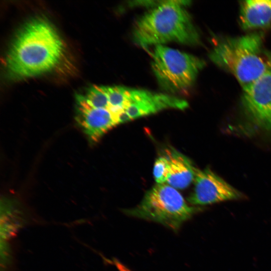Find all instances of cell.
<instances>
[{"label": "cell", "mask_w": 271, "mask_h": 271, "mask_svg": "<svg viewBox=\"0 0 271 271\" xmlns=\"http://www.w3.org/2000/svg\"><path fill=\"white\" fill-rule=\"evenodd\" d=\"M64 45L55 28L41 18L30 21L17 34L7 55L6 66L15 78L50 71L60 62Z\"/></svg>", "instance_id": "obj_1"}, {"label": "cell", "mask_w": 271, "mask_h": 271, "mask_svg": "<svg viewBox=\"0 0 271 271\" xmlns=\"http://www.w3.org/2000/svg\"><path fill=\"white\" fill-rule=\"evenodd\" d=\"M189 1H165L146 13L136 21L133 41L147 48L170 42L196 45L200 35L184 7Z\"/></svg>", "instance_id": "obj_2"}, {"label": "cell", "mask_w": 271, "mask_h": 271, "mask_svg": "<svg viewBox=\"0 0 271 271\" xmlns=\"http://www.w3.org/2000/svg\"><path fill=\"white\" fill-rule=\"evenodd\" d=\"M209 58L234 76L243 88L265 71L271 54L265 51L261 34L252 33L221 39L212 48Z\"/></svg>", "instance_id": "obj_3"}, {"label": "cell", "mask_w": 271, "mask_h": 271, "mask_svg": "<svg viewBox=\"0 0 271 271\" xmlns=\"http://www.w3.org/2000/svg\"><path fill=\"white\" fill-rule=\"evenodd\" d=\"M203 208L188 204L182 195L174 188L157 184L149 190L136 207L124 209L128 216L155 222L173 231Z\"/></svg>", "instance_id": "obj_4"}, {"label": "cell", "mask_w": 271, "mask_h": 271, "mask_svg": "<svg viewBox=\"0 0 271 271\" xmlns=\"http://www.w3.org/2000/svg\"><path fill=\"white\" fill-rule=\"evenodd\" d=\"M151 56L152 69L159 85L171 93L190 88L205 65L196 56L163 45L154 46Z\"/></svg>", "instance_id": "obj_5"}, {"label": "cell", "mask_w": 271, "mask_h": 271, "mask_svg": "<svg viewBox=\"0 0 271 271\" xmlns=\"http://www.w3.org/2000/svg\"><path fill=\"white\" fill-rule=\"evenodd\" d=\"M242 90L247 125L252 130L271 133V61L263 74Z\"/></svg>", "instance_id": "obj_6"}, {"label": "cell", "mask_w": 271, "mask_h": 271, "mask_svg": "<svg viewBox=\"0 0 271 271\" xmlns=\"http://www.w3.org/2000/svg\"><path fill=\"white\" fill-rule=\"evenodd\" d=\"M244 195L209 169L197 170L194 188L188 198L195 206H203L244 198Z\"/></svg>", "instance_id": "obj_7"}, {"label": "cell", "mask_w": 271, "mask_h": 271, "mask_svg": "<svg viewBox=\"0 0 271 271\" xmlns=\"http://www.w3.org/2000/svg\"><path fill=\"white\" fill-rule=\"evenodd\" d=\"M188 107L186 100L175 96L131 88L125 111L132 120L166 109L184 110Z\"/></svg>", "instance_id": "obj_8"}, {"label": "cell", "mask_w": 271, "mask_h": 271, "mask_svg": "<svg viewBox=\"0 0 271 271\" xmlns=\"http://www.w3.org/2000/svg\"><path fill=\"white\" fill-rule=\"evenodd\" d=\"M76 121L92 142L119 124V117L111 110L92 107L76 98Z\"/></svg>", "instance_id": "obj_9"}, {"label": "cell", "mask_w": 271, "mask_h": 271, "mask_svg": "<svg viewBox=\"0 0 271 271\" xmlns=\"http://www.w3.org/2000/svg\"><path fill=\"white\" fill-rule=\"evenodd\" d=\"M164 155L169 163L166 182L175 189L187 188L194 181L198 169L189 158L172 148L166 149Z\"/></svg>", "instance_id": "obj_10"}, {"label": "cell", "mask_w": 271, "mask_h": 271, "mask_svg": "<svg viewBox=\"0 0 271 271\" xmlns=\"http://www.w3.org/2000/svg\"><path fill=\"white\" fill-rule=\"evenodd\" d=\"M239 21L245 30L267 27L271 25V0H247L241 2Z\"/></svg>", "instance_id": "obj_11"}, {"label": "cell", "mask_w": 271, "mask_h": 271, "mask_svg": "<svg viewBox=\"0 0 271 271\" xmlns=\"http://www.w3.org/2000/svg\"><path fill=\"white\" fill-rule=\"evenodd\" d=\"M169 170V163L165 155L159 157L156 160L153 175L157 184H164L167 182Z\"/></svg>", "instance_id": "obj_12"}, {"label": "cell", "mask_w": 271, "mask_h": 271, "mask_svg": "<svg viewBox=\"0 0 271 271\" xmlns=\"http://www.w3.org/2000/svg\"><path fill=\"white\" fill-rule=\"evenodd\" d=\"M114 264L116 266L118 271H132L124 264L117 259L113 260Z\"/></svg>", "instance_id": "obj_13"}]
</instances>
